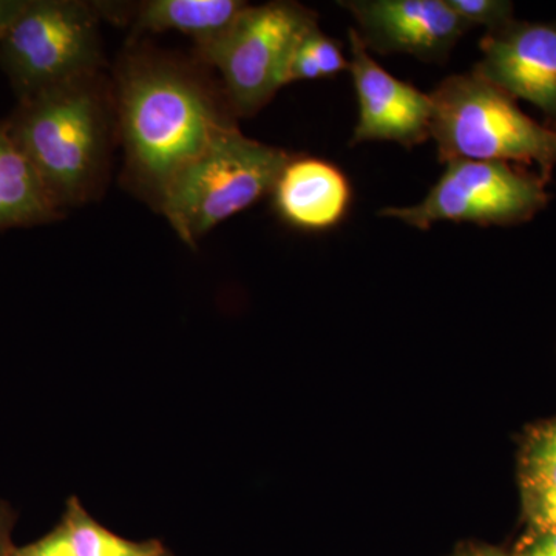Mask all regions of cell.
I'll return each instance as SVG.
<instances>
[{"instance_id": "1", "label": "cell", "mask_w": 556, "mask_h": 556, "mask_svg": "<svg viewBox=\"0 0 556 556\" xmlns=\"http://www.w3.org/2000/svg\"><path fill=\"white\" fill-rule=\"evenodd\" d=\"M119 105L131 164L159 195L228 124L197 79L166 64L131 68L121 83Z\"/></svg>"}, {"instance_id": "2", "label": "cell", "mask_w": 556, "mask_h": 556, "mask_svg": "<svg viewBox=\"0 0 556 556\" xmlns=\"http://www.w3.org/2000/svg\"><path fill=\"white\" fill-rule=\"evenodd\" d=\"M430 138L439 160L492 161L538 167L551 179L556 167V129L538 123L477 73L453 75L433 93Z\"/></svg>"}, {"instance_id": "3", "label": "cell", "mask_w": 556, "mask_h": 556, "mask_svg": "<svg viewBox=\"0 0 556 556\" xmlns=\"http://www.w3.org/2000/svg\"><path fill=\"white\" fill-rule=\"evenodd\" d=\"M292 159L287 150L244 137L225 124L160 193L163 214L186 243L273 192Z\"/></svg>"}, {"instance_id": "4", "label": "cell", "mask_w": 556, "mask_h": 556, "mask_svg": "<svg viewBox=\"0 0 556 556\" xmlns=\"http://www.w3.org/2000/svg\"><path fill=\"white\" fill-rule=\"evenodd\" d=\"M87 79L21 101L7 123L60 207L86 199L104 152V116Z\"/></svg>"}, {"instance_id": "5", "label": "cell", "mask_w": 556, "mask_h": 556, "mask_svg": "<svg viewBox=\"0 0 556 556\" xmlns=\"http://www.w3.org/2000/svg\"><path fill=\"white\" fill-rule=\"evenodd\" d=\"M548 179L517 164L450 161L426 199L413 206H391L380 217L427 230L441 222L478 226H517L547 207Z\"/></svg>"}, {"instance_id": "6", "label": "cell", "mask_w": 556, "mask_h": 556, "mask_svg": "<svg viewBox=\"0 0 556 556\" xmlns=\"http://www.w3.org/2000/svg\"><path fill=\"white\" fill-rule=\"evenodd\" d=\"M0 61L21 101L89 78L100 61L93 11L72 0H30L0 38Z\"/></svg>"}, {"instance_id": "7", "label": "cell", "mask_w": 556, "mask_h": 556, "mask_svg": "<svg viewBox=\"0 0 556 556\" xmlns=\"http://www.w3.org/2000/svg\"><path fill=\"white\" fill-rule=\"evenodd\" d=\"M316 24V14L299 3L248 5L225 35L200 49L222 73L239 115H255L285 87L292 51Z\"/></svg>"}, {"instance_id": "8", "label": "cell", "mask_w": 556, "mask_h": 556, "mask_svg": "<svg viewBox=\"0 0 556 556\" xmlns=\"http://www.w3.org/2000/svg\"><path fill=\"white\" fill-rule=\"evenodd\" d=\"M350 72L358 104V119L351 144L396 142L412 149L430 139L433 102L430 94L394 78L371 56L350 28Z\"/></svg>"}, {"instance_id": "9", "label": "cell", "mask_w": 556, "mask_h": 556, "mask_svg": "<svg viewBox=\"0 0 556 556\" xmlns=\"http://www.w3.org/2000/svg\"><path fill=\"white\" fill-rule=\"evenodd\" d=\"M368 51L444 62L470 27L447 0H346Z\"/></svg>"}, {"instance_id": "10", "label": "cell", "mask_w": 556, "mask_h": 556, "mask_svg": "<svg viewBox=\"0 0 556 556\" xmlns=\"http://www.w3.org/2000/svg\"><path fill=\"white\" fill-rule=\"evenodd\" d=\"M473 73L515 101L535 105L556 129V22L511 21L486 31Z\"/></svg>"}, {"instance_id": "11", "label": "cell", "mask_w": 556, "mask_h": 556, "mask_svg": "<svg viewBox=\"0 0 556 556\" xmlns=\"http://www.w3.org/2000/svg\"><path fill=\"white\" fill-rule=\"evenodd\" d=\"M283 222L306 232L336 228L350 211V179L336 164L314 156H292L273 189Z\"/></svg>"}, {"instance_id": "12", "label": "cell", "mask_w": 556, "mask_h": 556, "mask_svg": "<svg viewBox=\"0 0 556 556\" xmlns=\"http://www.w3.org/2000/svg\"><path fill=\"white\" fill-rule=\"evenodd\" d=\"M60 215L38 172L27 159L9 126L0 124V229L38 225Z\"/></svg>"}, {"instance_id": "13", "label": "cell", "mask_w": 556, "mask_h": 556, "mask_svg": "<svg viewBox=\"0 0 556 556\" xmlns=\"http://www.w3.org/2000/svg\"><path fill=\"white\" fill-rule=\"evenodd\" d=\"M248 9L240 0H150L138 11V28L178 31L197 40L200 49L217 40Z\"/></svg>"}, {"instance_id": "14", "label": "cell", "mask_w": 556, "mask_h": 556, "mask_svg": "<svg viewBox=\"0 0 556 556\" xmlns=\"http://www.w3.org/2000/svg\"><path fill=\"white\" fill-rule=\"evenodd\" d=\"M61 522L76 556H175L160 540L135 541L116 535L91 518L76 497L68 501Z\"/></svg>"}, {"instance_id": "15", "label": "cell", "mask_w": 556, "mask_h": 556, "mask_svg": "<svg viewBox=\"0 0 556 556\" xmlns=\"http://www.w3.org/2000/svg\"><path fill=\"white\" fill-rule=\"evenodd\" d=\"M345 70H350V61L343 54L342 47L316 24L303 33L292 51L285 73V86L299 80L331 78Z\"/></svg>"}, {"instance_id": "16", "label": "cell", "mask_w": 556, "mask_h": 556, "mask_svg": "<svg viewBox=\"0 0 556 556\" xmlns=\"http://www.w3.org/2000/svg\"><path fill=\"white\" fill-rule=\"evenodd\" d=\"M522 489L556 490V419L538 427L521 453Z\"/></svg>"}, {"instance_id": "17", "label": "cell", "mask_w": 556, "mask_h": 556, "mask_svg": "<svg viewBox=\"0 0 556 556\" xmlns=\"http://www.w3.org/2000/svg\"><path fill=\"white\" fill-rule=\"evenodd\" d=\"M447 3L470 28L495 31L515 21L514 3L507 0H447Z\"/></svg>"}, {"instance_id": "18", "label": "cell", "mask_w": 556, "mask_h": 556, "mask_svg": "<svg viewBox=\"0 0 556 556\" xmlns=\"http://www.w3.org/2000/svg\"><path fill=\"white\" fill-rule=\"evenodd\" d=\"M527 519L535 535L556 533V490L522 489Z\"/></svg>"}, {"instance_id": "19", "label": "cell", "mask_w": 556, "mask_h": 556, "mask_svg": "<svg viewBox=\"0 0 556 556\" xmlns=\"http://www.w3.org/2000/svg\"><path fill=\"white\" fill-rule=\"evenodd\" d=\"M14 556H76L64 525L51 530L49 535L40 538L30 546L14 548Z\"/></svg>"}, {"instance_id": "20", "label": "cell", "mask_w": 556, "mask_h": 556, "mask_svg": "<svg viewBox=\"0 0 556 556\" xmlns=\"http://www.w3.org/2000/svg\"><path fill=\"white\" fill-rule=\"evenodd\" d=\"M30 0H0V38L16 24Z\"/></svg>"}, {"instance_id": "21", "label": "cell", "mask_w": 556, "mask_h": 556, "mask_svg": "<svg viewBox=\"0 0 556 556\" xmlns=\"http://www.w3.org/2000/svg\"><path fill=\"white\" fill-rule=\"evenodd\" d=\"M519 556H556V533L533 536Z\"/></svg>"}, {"instance_id": "22", "label": "cell", "mask_w": 556, "mask_h": 556, "mask_svg": "<svg viewBox=\"0 0 556 556\" xmlns=\"http://www.w3.org/2000/svg\"><path fill=\"white\" fill-rule=\"evenodd\" d=\"M11 522L9 514L0 507V556L10 555L14 551L10 543Z\"/></svg>"}, {"instance_id": "23", "label": "cell", "mask_w": 556, "mask_h": 556, "mask_svg": "<svg viewBox=\"0 0 556 556\" xmlns=\"http://www.w3.org/2000/svg\"><path fill=\"white\" fill-rule=\"evenodd\" d=\"M456 556H507V555L501 554V552H497V551H486V548H479V551L466 552V554H459Z\"/></svg>"}, {"instance_id": "24", "label": "cell", "mask_w": 556, "mask_h": 556, "mask_svg": "<svg viewBox=\"0 0 556 556\" xmlns=\"http://www.w3.org/2000/svg\"><path fill=\"white\" fill-rule=\"evenodd\" d=\"M7 556H14V551H13V552H11V554H10V555H7Z\"/></svg>"}]
</instances>
